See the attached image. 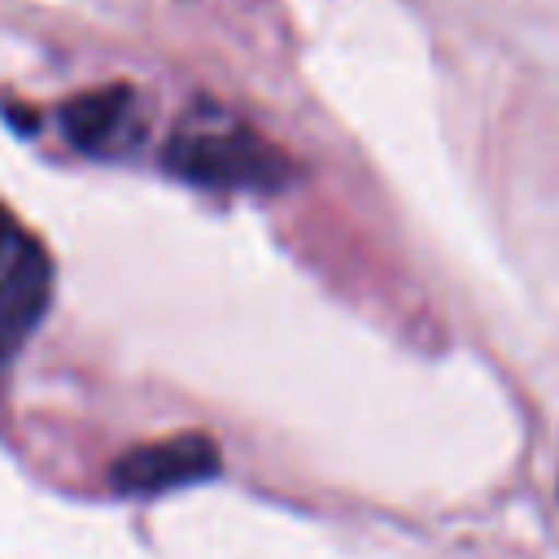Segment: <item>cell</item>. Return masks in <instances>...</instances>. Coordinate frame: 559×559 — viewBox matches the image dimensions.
I'll list each match as a JSON object with an SVG mask.
<instances>
[{
	"label": "cell",
	"mask_w": 559,
	"mask_h": 559,
	"mask_svg": "<svg viewBox=\"0 0 559 559\" xmlns=\"http://www.w3.org/2000/svg\"><path fill=\"white\" fill-rule=\"evenodd\" d=\"M166 170L197 188L218 192H280L293 179V157L258 131L227 118H183L166 140Z\"/></svg>",
	"instance_id": "cell-1"
},
{
	"label": "cell",
	"mask_w": 559,
	"mask_h": 559,
	"mask_svg": "<svg viewBox=\"0 0 559 559\" xmlns=\"http://www.w3.org/2000/svg\"><path fill=\"white\" fill-rule=\"evenodd\" d=\"M52 301V258L44 240L0 210V367L31 341Z\"/></svg>",
	"instance_id": "cell-2"
},
{
	"label": "cell",
	"mask_w": 559,
	"mask_h": 559,
	"mask_svg": "<svg viewBox=\"0 0 559 559\" xmlns=\"http://www.w3.org/2000/svg\"><path fill=\"white\" fill-rule=\"evenodd\" d=\"M218 463H223L218 445L205 432H175V437L144 441V445H131L127 454H118L109 463V485L131 498H153V493L214 480Z\"/></svg>",
	"instance_id": "cell-3"
},
{
	"label": "cell",
	"mask_w": 559,
	"mask_h": 559,
	"mask_svg": "<svg viewBox=\"0 0 559 559\" xmlns=\"http://www.w3.org/2000/svg\"><path fill=\"white\" fill-rule=\"evenodd\" d=\"M135 92L127 83L79 92L61 105V131L83 153H122L135 140Z\"/></svg>",
	"instance_id": "cell-4"
}]
</instances>
